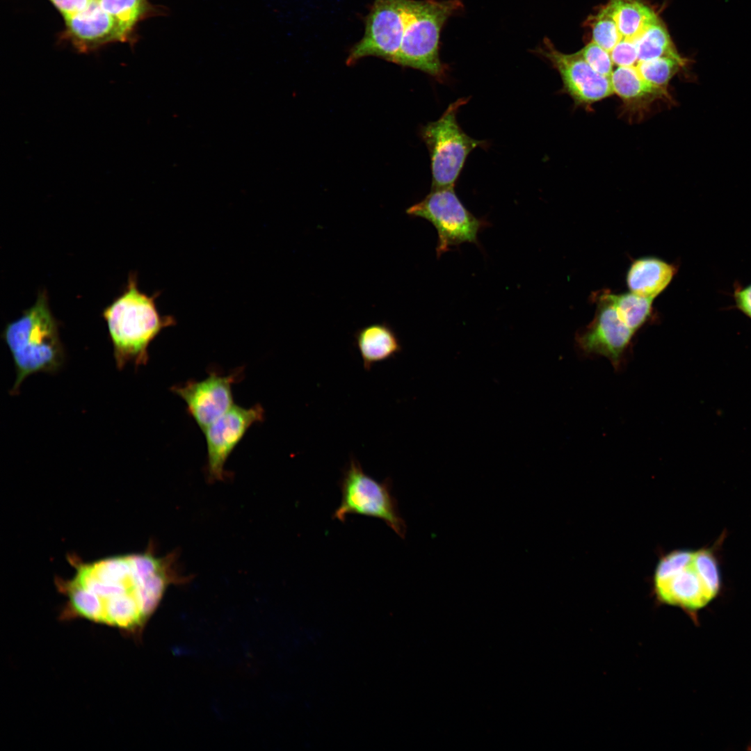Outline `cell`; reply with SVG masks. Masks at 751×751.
I'll list each match as a JSON object with an SVG mask.
<instances>
[{"label": "cell", "mask_w": 751, "mask_h": 751, "mask_svg": "<svg viewBox=\"0 0 751 751\" xmlns=\"http://www.w3.org/2000/svg\"><path fill=\"white\" fill-rule=\"evenodd\" d=\"M102 8L117 22L127 38L135 24L152 12L147 0H98Z\"/></svg>", "instance_id": "ac0fdd59"}, {"label": "cell", "mask_w": 751, "mask_h": 751, "mask_svg": "<svg viewBox=\"0 0 751 751\" xmlns=\"http://www.w3.org/2000/svg\"><path fill=\"white\" fill-rule=\"evenodd\" d=\"M693 566L709 590L716 597L721 586L720 573L713 548L694 551Z\"/></svg>", "instance_id": "d6986e66"}, {"label": "cell", "mask_w": 751, "mask_h": 751, "mask_svg": "<svg viewBox=\"0 0 751 751\" xmlns=\"http://www.w3.org/2000/svg\"><path fill=\"white\" fill-rule=\"evenodd\" d=\"M462 8L460 0H407L403 39L393 63L443 82L448 67L440 59L441 32L448 19Z\"/></svg>", "instance_id": "277c9868"}, {"label": "cell", "mask_w": 751, "mask_h": 751, "mask_svg": "<svg viewBox=\"0 0 751 751\" xmlns=\"http://www.w3.org/2000/svg\"><path fill=\"white\" fill-rule=\"evenodd\" d=\"M535 51L559 73L560 92L570 96L575 106L589 110L594 104L614 95L610 79L595 72L576 52H560L548 38Z\"/></svg>", "instance_id": "30bf717a"}, {"label": "cell", "mask_w": 751, "mask_h": 751, "mask_svg": "<svg viewBox=\"0 0 751 751\" xmlns=\"http://www.w3.org/2000/svg\"><path fill=\"white\" fill-rule=\"evenodd\" d=\"M2 336L16 369L13 394L29 375L56 371L63 362L58 324L45 291L39 293L35 303L19 318L6 325Z\"/></svg>", "instance_id": "3957f363"}, {"label": "cell", "mask_w": 751, "mask_h": 751, "mask_svg": "<svg viewBox=\"0 0 751 751\" xmlns=\"http://www.w3.org/2000/svg\"><path fill=\"white\" fill-rule=\"evenodd\" d=\"M407 0H374L365 21L362 38L350 49L348 65L369 56L394 61L405 25Z\"/></svg>", "instance_id": "ba28073f"}, {"label": "cell", "mask_w": 751, "mask_h": 751, "mask_svg": "<svg viewBox=\"0 0 751 751\" xmlns=\"http://www.w3.org/2000/svg\"><path fill=\"white\" fill-rule=\"evenodd\" d=\"M597 73L610 79L613 65L608 54L594 42L576 52Z\"/></svg>", "instance_id": "44dd1931"}, {"label": "cell", "mask_w": 751, "mask_h": 751, "mask_svg": "<svg viewBox=\"0 0 751 751\" xmlns=\"http://www.w3.org/2000/svg\"><path fill=\"white\" fill-rule=\"evenodd\" d=\"M241 374L239 370L229 375L210 372L204 379L188 380L171 390L185 402L188 413L203 431L234 404L232 385Z\"/></svg>", "instance_id": "7c38bea8"}, {"label": "cell", "mask_w": 751, "mask_h": 751, "mask_svg": "<svg viewBox=\"0 0 751 751\" xmlns=\"http://www.w3.org/2000/svg\"><path fill=\"white\" fill-rule=\"evenodd\" d=\"M65 19L68 33L81 50L127 39L115 20L102 8L98 0H92L85 10Z\"/></svg>", "instance_id": "4fadbf2b"}, {"label": "cell", "mask_w": 751, "mask_h": 751, "mask_svg": "<svg viewBox=\"0 0 751 751\" xmlns=\"http://www.w3.org/2000/svg\"><path fill=\"white\" fill-rule=\"evenodd\" d=\"M177 559V551L158 556L152 542L143 552L92 561L67 554L73 576L54 579L65 597L60 619H84L138 638L167 588L190 579L179 572Z\"/></svg>", "instance_id": "6da1fadb"}, {"label": "cell", "mask_w": 751, "mask_h": 751, "mask_svg": "<svg viewBox=\"0 0 751 751\" xmlns=\"http://www.w3.org/2000/svg\"><path fill=\"white\" fill-rule=\"evenodd\" d=\"M64 17L74 15L85 10L92 0H50Z\"/></svg>", "instance_id": "7402d4cb"}, {"label": "cell", "mask_w": 751, "mask_h": 751, "mask_svg": "<svg viewBox=\"0 0 751 751\" xmlns=\"http://www.w3.org/2000/svg\"><path fill=\"white\" fill-rule=\"evenodd\" d=\"M677 270L674 264L658 257H640L631 264L627 285L631 292L654 299L667 288Z\"/></svg>", "instance_id": "9a60e30c"}, {"label": "cell", "mask_w": 751, "mask_h": 751, "mask_svg": "<svg viewBox=\"0 0 751 751\" xmlns=\"http://www.w3.org/2000/svg\"><path fill=\"white\" fill-rule=\"evenodd\" d=\"M339 487L341 503L334 512V519L343 522L350 514L376 517L384 521L398 536L405 538L406 524L392 494L389 478L376 481L352 457L344 470Z\"/></svg>", "instance_id": "8992f818"}, {"label": "cell", "mask_w": 751, "mask_h": 751, "mask_svg": "<svg viewBox=\"0 0 751 751\" xmlns=\"http://www.w3.org/2000/svg\"><path fill=\"white\" fill-rule=\"evenodd\" d=\"M354 337L366 371H370L377 363L394 357L402 350L398 335L385 322L362 327L356 331Z\"/></svg>", "instance_id": "2e32d148"}, {"label": "cell", "mask_w": 751, "mask_h": 751, "mask_svg": "<svg viewBox=\"0 0 751 751\" xmlns=\"http://www.w3.org/2000/svg\"><path fill=\"white\" fill-rule=\"evenodd\" d=\"M654 586L661 601L688 611L700 609L715 597L704 584L693 564L670 579L655 583Z\"/></svg>", "instance_id": "5bb4252c"}, {"label": "cell", "mask_w": 751, "mask_h": 751, "mask_svg": "<svg viewBox=\"0 0 751 751\" xmlns=\"http://www.w3.org/2000/svg\"><path fill=\"white\" fill-rule=\"evenodd\" d=\"M592 321L576 336L581 351L606 357L615 369L621 367L635 334L619 318L608 292L596 296Z\"/></svg>", "instance_id": "9c48e42d"}, {"label": "cell", "mask_w": 751, "mask_h": 751, "mask_svg": "<svg viewBox=\"0 0 751 751\" xmlns=\"http://www.w3.org/2000/svg\"><path fill=\"white\" fill-rule=\"evenodd\" d=\"M159 294L141 292L136 275L130 273L123 292L103 310L118 369L129 362L145 364L150 343L163 329L176 324L173 316L159 313L155 300Z\"/></svg>", "instance_id": "7a4b0ae2"}, {"label": "cell", "mask_w": 751, "mask_h": 751, "mask_svg": "<svg viewBox=\"0 0 751 751\" xmlns=\"http://www.w3.org/2000/svg\"><path fill=\"white\" fill-rule=\"evenodd\" d=\"M468 99L462 97L453 102L438 120L421 129L430 157L432 189L454 188L470 152L488 145L485 140L468 136L458 122V111Z\"/></svg>", "instance_id": "5b68a950"}, {"label": "cell", "mask_w": 751, "mask_h": 751, "mask_svg": "<svg viewBox=\"0 0 751 751\" xmlns=\"http://www.w3.org/2000/svg\"><path fill=\"white\" fill-rule=\"evenodd\" d=\"M736 307L745 316L751 318V284L745 287H738L734 293Z\"/></svg>", "instance_id": "603a6c76"}, {"label": "cell", "mask_w": 751, "mask_h": 751, "mask_svg": "<svg viewBox=\"0 0 751 751\" xmlns=\"http://www.w3.org/2000/svg\"><path fill=\"white\" fill-rule=\"evenodd\" d=\"M406 213L424 218L435 227L438 257L462 243L478 244V234L485 223L465 207L454 188L431 189L423 200L407 208Z\"/></svg>", "instance_id": "52a82bcc"}, {"label": "cell", "mask_w": 751, "mask_h": 751, "mask_svg": "<svg viewBox=\"0 0 751 751\" xmlns=\"http://www.w3.org/2000/svg\"><path fill=\"white\" fill-rule=\"evenodd\" d=\"M264 419L263 407H244L234 404L202 432L207 451V474L211 481L224 480L225 464L249 428Z\"/></svg>", "instance_id": "8fae6325"}, {"label": "cell", "mask_w": 751, "mask_h": 751, "mask_svg": "<svg viewBox=\"0 0 751 751\" xmlns=\"http://www.w3.org/2000/svg\"><path fill=\"white\" fill-rule=\"evenodd\" d=\"M608 296L620 320L633 332L652 316L654 299L631 291L621 294L608 293Z\"/></svg>", "instance_id": "e0dca14e"}, {"label": "cell", "mask_w": 751, "mask_h": 751, "mask_svg": "<svg viewBox=\"0 0 751 751\" xmlns=\"http://www.w3.org/2000/svg\"><path fill=\"white\" fill-rule=\"evenodd\" d=\"M694 551L676 550L663 556L659 561L654 573V584L664 581L687 567L693 562Z\"/></svg>", "instance_id": "ffe728a7"}]
</instances>
